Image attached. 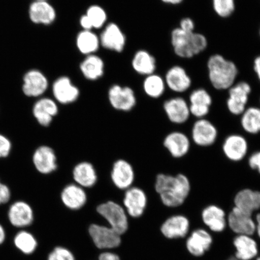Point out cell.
Segmentation results:
<instances>
[{
  "label": "cell",
  "instance_id": "6da1fadb",
  "mask_svg": "<svg viewBox=\"0 0 260 260\" xmlns=\"http://www.w3.org/2000/svg\"><path fill=\"white\" fill-rule=\"evenodd\" d=\"M155 189L161 203L168 207L175 208L183 205L189 195V179L183 174L176 175L158 174L156 177Z\"/></svg>",
  "mask_w": 260,
  "mask_h": 260
},
{
  "label": "cell",
  "instance_id": "7a4b0ae2",
  "mask_svg": "<svg viewBox=\"0 0 260 260\" xmlns=\"http://www.w3.org/2000/svg\"><path fill=\"white\" fill-rule=\"evenodd\" d=\"M209 79L214 89L229 90L235 84L239 71L233 61L228 60L222 55L215 54L207 61Z\"/></svg>",
  "mask_w": 260,
  "mask_h": 260
},
{
  "label": "cell",
  "instance_id": "3957f363",
  "mask_svg": "<svg viewBox=\"0 0 260 260\" xmlns=\"http://www.w3.org/2000/svg\"><path fill=\"white\" fill-rule=\"evenodd\" d=\"M171 44L177 56L190 58L206 50L208 41L200 32H187L177 27L171 32Z\"/></svg>",
  "mask_w": 260,
  "mask_h": 260
},
{
  "label": "cell",
  "instance_id": "277c9868",
  "mask_svg": "<svg viewBox=\"0 0 260 260\" xmlns=\"http://www.w3.org/2000/svg\"><path fill=\"white\" fill-rule=\"evenodd\" d=\"M96 212L105 219L108 226L122 236L127 232L129 222L128 216L123 206L113 201L99 205Z\"/></svg>",
  "mask_w": 260,
  "mask_h": 260
},
{
  "label": "cell",
  "instance_id": "5b68a950",
  "mask_svg": "<svg viewBox=\"0 0 260 260\" xmlns=\"http://www.w3.org/2000/svg\"><path fill=\"white\" fill-rule=\"evenodd\" d=\"M91 240L100 251H113L122 243V236L108 225L92 223L87 227Z\"/></svg>",
  "mask_w": 260,
  "mask_h": 260
},
{
  "label": "cell",
  "instance_id": "8992f818",
  "mask_svg": "<svg viewBox=\"0 0 260 260\" xmlns=\"http://www.w3.org/2000/svg\"><path fill=\"white\" fill-rule=\"evenodd\" d=\"M7 216L10 224L19 230L27 229L35 219L34 208L24 200L12 201L8 206Z\"/></svg>",
  "mask_w": 260,
  "mask_h": 260
},
{
  "label": "cell",
  "instance_id": "52a82bcc",
  "mask_svg": "<svg viewBox=\"0 0 260 260\" xmlns=\"http://www.w3.org/2000/svg\"><path fill=\"white\" fill-rule=\"evenodd\" d=\"M50 87L47 77L40 70L32 69L24 74L22 90L29 99H38L44 96Z\"/></svg>",
  "mask_w": 260,
  "mask_h": 260
},
{
  "label": "cell",
  "instance_id": "ba28073f",
  "mask_svg": "<svg viewBox=\"0 0 260 260\" xmlns=\"http://www.w3.org/2000/svg\"><path fill=\"white\" fill-rule=\"evenodd\" d=\"M31 162L39 174L47 175L57 170V158L53 148L47 145L38 146L31 155Z\"/></svg>",
  "mask_w": 260,
  "mask_h": 260
},
{
  "label": "cell",
  "instance_id": "9c48e42d",
  "mask_svg": "<svg viewBox=\"0 0 260 260\" xmlns=\"http://www.w3.org/2000/svg\"><path fill=\"white\" fill-rule=\"evenodd\" d=\"M251 91V85L246 81H240L231 87L226 101L229 112L234 115H241L246 109Z\"/></svg>",
  "mask_w": 260,
  "mask_h": 260
},
{
  "label": "cell",
  "instance_id": "30bf717a",
  "mask_svg": "<svg viewBox=\"0 0 260 260\" xmlns=\"http://www.w3.org/2000/svg\"><path fill=\"white\" fill-rule=\"evenodd\" d=\"M58 113L57 103L47 96L36 100L31 107V115L42 127H48Z\"/></svg>",
  "mask_w": 260,
  "mask_h": 260
},
{
  "label": "cell",
  "instance_id": "8fae6325",
  "mask_svg": "<svg viewBox=\"0 0 260 260\" xmlns=\"http://www.w3.org/2000/svg\"><path fill=\"white\" fill-rule=\"evenodd\" d=\"M147 204V196L142 188L132 186L125 190L123 207L132 218L139 219L144 215Z\"/></svg>",
  "mask_w": 260,
  "mask_h": 260
},
{
  "label": "cell",
  "instance_id": "7c38bea8",
  "mask_svg": "<svg viewBox=\"0 0 260 260\" xmlns=\"http://www.w3.org/2000/svg\"><path fill=\"white\" fill-rule=\"evenodd\" d=\"M108 98L110 105L119 111L129 112L136 105V97L131 87L115 84L110 87Z\"/></svg>",
  "mask_w": 260,
  "mask_h": 260
},
{
  "label": "cell",
  "instance_id": "4fadbf2b",
  "mask_svg": "<svg viewBox=\"0 0 260 260\" xmlns=\"http://www.w3.org/2000/svg\"><path fill=\"white\" fill-rule=\"evenodd\" d=\"M54 100L61 105H70L76 102L80 96V90L69 77L62 76L55 80L51 86Z\"/></svg>",
  "mask_w": 260,
  "mask_h": 260
},
{
  "label": "cell",
  "instance_id": "5bb4252c",
  "mask_svg": "<svg viewBox=\"0 0 260 260\" xmlns=\"http://www.w3.org/2000/svg\"><path fill=\"white\" fill-rule=\"evenodd\" d=\"M28 16L32 24L50 26L56 21L57 12L49 1H34L29 6Z\"/></svg>",
  "mask_w": 260,
  "mask_h": 260
},
{
  "label": "cell",
  "instance_id": "9a60e30c",
  "mask_svg": "<svg viewBox=\"0 0 260 260\" xmlns=\"http://www.w3.org/2000/svg\"><path fill=\"white\" fill-rule=\"evenodd\" d=\"M218 132L212 122L205 118L198 119L191 130L194 144L202 147L212 145L216 141Z\"/></svg>",
  "mask_w": 260,
  "mask_h": 260
},
{
  "label": "cell",
  "instance_id": "2e32d148",
  "mask_svg": "<svg viewBox=\"0 0 260 260\" xmlns=\"http://www.w3.org/2000/svg\"><path fill=\"white\" fill-rule=\"evenodd\" d=\"M111 180L120 190H126L132 187L135 180V172L132 165L123 159L116 160L113 165Z\"/></svg>",
  "mask_w": 260,
  "mask_h": 260
},
{
  "label": "cell",
  "instance_id": "e0dca14e",
  "mask_svg": "<svg viewBox=\"0 0 260 260\" xmlns=\"http://www.w3.org/2000/svg\"><path fill=\"white\" fill-rule=\"evenodd\" d=\"M228 223L233 232L239 235L251 236L256 231V223L251 214L234 207L228 217Z\"/></svg>",
  "mask_w": 260,
  "mask_h": 260
},
{
  "label": "cell",
  "instance_id": "ac0fdd59",
  "mask_svg": "<svg viewBox=\"0 0 260 260\" xmlns=\"http://www.w3.org/2000/svg\"><path fill=\"white\" fill-rule=\"evenodd\" d=\"M165 112L170 121L175 124H183L190 116L189 105L182 97L172 98L164 103Z\"/></svg>",
  "mask_w": 260,
  "mask_h": 260
},
{
  "label": "cell",
  "instance_id": "d6986e66",
  "mask_svg": "<svg viewBox=\"0 0 260 260\" xmlns=\"http://www.w3.org/2000/svg\"><path fill=\"white\" fill-rule=\"evenodd\" d=\"M61 203L68 209L79 210L85 206L87 196L85 190L76 183L70 184L63 188L60 193Z\"/></svg>",
  "mask_w": 260,
  "mask_h": 260
},
{
  "label": "cell",
  "instance_id": "ffe728a7",
  "mask_svg": "<svg viewBox=\"0 0 260 260\" xmlns=\"http://www.w3.org/2000/svg\"><path fill=\"white\" fill-rule=\"evenodd\" d=\"M166 85L174 92H186L191 86V79L183 67L175 65L167 71L165 77Z\"/></svg>",
  "mask_w": 260,
  "mask_h": 260
},
{
  "label": "cell",
  "instance_id": "44dd1931",
  "mask_svg": "<svg viewBox=\"0 0 260 260\" xmlns=\"http://www.w3.org/2000/svg\"><path fill=\"white\" fill-rule=\"evenodd\" d=\"M100 45L107 49L121 53L124 49L126 38L119 26L115 23L107 25L101 34Z\"/></svg>",
  "mask_w": 260,
  "mask_h": 260
},
{
  "label": "cell",
  "instance_id": "7402d4cb",
  "mask_svg": "<svg viewBox=\"0 0 260 260\" xmlns=\"http://www.w3.org/2000/svg\"><path fill=\"white\" fill-rule=\"evenodd\" d=\"M222 150L230 160L235 162L241 161L248 153V142L241 135H230L223 142Z\"/></svg>",
  "mask_w": 260,
  "mask_h": 260
},
{
  "label": "cell",
  "instance_id": "603a6c76",
  "mask_svg": "<svg viewBox=\"0 0 260 260\" xmlns=\"http://www.w3.org/2000/svg\"><path fill=\"white\" fill-rule=\"evenodd\" d=\"M189 102L190 115L199 119L204 118L209 113L213 100L208 91L199 88L191 92Z\"/></svg>",
  "mask_w": 260,
  "mask_h": 260
},
{
  "label": "cell",
  "instance_id": "cb8c5ba5",
  "mask_svg": "<svg viewBox=\"0 0 260 260\" xmlns=\"http://www.w3.org/2000/svg\"><path fill=\"white\" fill-rule=\"evenodd\" d=\"M189 221L183 215L169 217L162 223L160 231L168 239H173L186 236L189 230Z\"/></svg>",
  "mask_w": 260,
  "mask_h": 260
},
{
  "label": "cell",
  "instance_id": "d4e9b609",
  "mask_svg": "<svg viewBox=\"0 0 260 260\" xmlns=\"http://www.w3.org/2000/svg\"><path fill=\"white\" fill-rule=\"evenodd\" d=\"M164 145L172 157L180 158L188 153L191 144L190 139L184 133L174 132L166 136Z\"/></svg>",
  "mask_w": 260,
  "mask_h": 260
},
{
  "label": "cell",
  "instance_id": "484cf974",
  "mask_svg": "<svg viewBox=\"0 0 260 260\" xmlns=\"http://www.w3.org/2000/svg\"><path fill=\"white\" fill-rule=\"evenodd\" d=\"M75 183L84 188L95 186L98 175L93 165L88 161H82L75 166L73 171Z\"/></svg>",
  "mask_w": 260,
  "mask_h": 260
},
{
  "label": "cell",
  "instance_id": "4316f807",
  "mask_svg": "<svg viewBox=\"0 0 260 260\" xmlns=\"http://www.w3.org/2000/svg\"><path fill=\"white\" fill-rule=\"evenodd\" d=\"M234 203L237 209L252 215L260 209V191L244 188L236 194Z\"/></svg>",
  "mask_w": 260,
  "mask_h": 260
},
{
  "label": "cell",
  "instance_id": "83f0119b",
  "mask_svg": "<svg viewBox=\"0 0 260 260\" xmlns=\"http://www.w3.org/2000/svg\"><path fill=\"white\" fill-rule=\"evenodd\" d=\"M203 222L214 232H222L226 225L225 211L215 205L205 208L202 213Z\"/></svg>",
  "mask_w": 260,
  "mask_h": 260
},
{
  "label": "cell",
  "instance_id": "f1b7e54d",
  "mask_svg": "<svg viewBox=\"0 0 260 260\" xmlns=\"http://www.w3.org/2000/svg\"><path fill=\"white\" fill-rule=\"evenodd\" d=\"M212 243L210 234L204 230H197L188 239L186 246L188 251L193 255H203L209 250Z\"/></svg>",
  "mask_w": 260,
  "mask_h": 260
},
{
  "label": "cell",
  "instance_id": "f546056e",
  "mask_svg": "<svg viewBox=\"0 0 260 260\" xmlns=\"http://www.w3.org/2000/svg\"><path fill=\"white\" fill-rule=\"evenodd\" d=\"M80 69L86 79L94 81L103 76L105 63L102 58L96 55L91 54L87 56L81 63Z\"/></svg>",
  "mask_w": 260,
  "mask_h": 260
},
{
  "label": "cell",
  "instance_id": "4dcf8cb0",
  "mask_svg": "<svg viewBox=\"0 0 260 260\" xmlns=\"http://www.w3.org/2000/svg\"><path fill=\"white\" fill-rule=\"evenodd\" d=\"M236 248V256L239 260H250L257 255V245L249 236L239 235L234 240Z\"/></svg>",
  "mask_w": 260,
  "mask_h": 260
},
{
  "label": "cell",
  "instance_id": "1f68e13d",
  "mask_svg": "<svg viewBox=\"0 0 260 260\" xmlns=\"http://www.w3.org/2000/svg\"><path fill=\"white\" fill-rule=\"evenodd\" d=\"M132 67L136 73L144 76L154 74L156 61L153 56L145 50H139L132 60Z\"/></svg>",
  "mask_w": 260,
  "mask_h": 260
},
{
  "label": "cell",
  "instance_id": "d6a6232c",
  "mask_svg": "<svg viewBox=\"0 0 260 260\" xmlns=\"http://www.w3.org/2000/svg\"><path fill=\"white\" fill-rule=\"evenodd\" d=\"M76 45L81 53L89 56L99 50L100 38L92 30H82L77 35Z\"/></svg>",
  "mask_w": 260,
  "mask_h": 260
},
{
  "label": "cell",
  "instance_id": "836d02e7",
  "mask_svg": "<svg viewBox=\"0 0 260 260\" xmlns=\"http://www.w3.org/2000/svg\"><path fill=\"white\" fill-rule=\"evenodd\" d=\"M14 244L15 248L25 255L32 254L38 246L37 238L31 232L25 229L19 230L16 233Z\"/></svg>",
  "mask_w": 260,
  "mask_h": 260
},
{
  "label": "cell",
  "instance_id": "e575fe53",
  "mask_svg": "<svg viewBox=\"0 0 260 260\" xmlns=\"http://www.w3.org/2000/svg\"><path fill=\"white\" fill-rule=\"evenodd\" d=\"M241 125L244 131L251 135L260 133V108L250 107L242 114Z\"/></svg>",
  "mask_w": 260,
  "mask_h": 260
},
{
  "label": "cell",
  "instance_id": "d590c367",
  "mask_svg": "<svg viewBox=\"0 0 260 260\" xmlns=\"http://www.w3.org/2000/svg\"><path fill=\"white\" fill-rule=\"evenodd\" d=\"M166 87L165 79L155 74L146 76L143 85L146 95L152 99H158L164 95Z\"/></svg>",
  "mask_w": 260,
  "mask_h": 260
},
{
  "label": "cell",
  "instance_id": "8d00e7d4",
  "mask_svg": "<svg viewBox=\"0 0 260 260\" xmlns=\"http://www.w3.org/2000/svg\"><path fill=\"white\" fill-rule=\"evenodd\" d=\"M93 28H100L106 24L107 15L105 10L99 5H92L87 9L86 14Z\"/></svg>",
  "mask_w": 260,
  "mask_h": 260
},
{
  "label": "cell",
  "instance_id": "74e56055",
  "mask_svg": "<svg viewBox=\"0 0 260 260\" xmlns=\"http://www.w3.org/2000/svg\"><path fill=\"white\" fill-rule=\"evenodd\" d=\"M212 5L214 11L222 18L230 17L236 9L235 0H212Z\"/></svg>",
  "mask_w": 260,
  "mask_h": 260
},
{
  "label": "cell",
  "instance_id": "f35d334b",
  "mask_svg": "<svg viewBox=\"0 0 260 260\" xmlns=\"http://www.w3.org/2000/svg\"><path fill=\"white\" fill-rule=\"evenodd\" d=\"M47 260H76L72 251L61 246H57L49 253Z\"/></svg>",
  "mask_w": 260,
  "mask_h": 260
},
{
  "label": "cell",
  "instance_id": "ab89813d",
  "mask_svg": "<svg viewBox=\"0 0 260 260\" xmlns=\"http://www.w3.org/2000/svg\"><path fill=\"white\" fill-rule=\"evenodd\" d=\"M14 144L9 136L0 133V160H6L11 155Z\"/></svg>",
  "mask_w": 260,
  "mask_h": 260
},
{
  "label": "cell",
  "instance_id": "60d3db41",
  "mask_svg": "<svg viewBox=\"0 0 260 260\" xmlns=\"http://www.w3.org/2000/svg\"><path fill=\"white\" fill-rule=\"evenodd\" d=\"M12 197L11 187L0 177V207L8 206L12 202Z\"/></svg>",
  "mask_w": 260,
  "mask_h": 260
},
{
  "label": "cell",
  "instance_id": "b9f144b4",
  "mask_svg": "<svg viewBox=\"0 0 260 260\" xmlns=\"http://www.w3.org/2000/svg\"><path fill=\"white\" fill-rule=\"evenodd\" d=\"M178 27L185 32H191L194 31L195 24L193 19L187 17L181 19Z\"/></svg>",
  "mask_w": 260,
  "mask_h": 260
},
{
  "label": "cell",
  "instance_id": "7bdbcfd3",
  "mask_svg": "<svg viewBox=\"0 0 260 260\" xmlns=\"http://www.w3.org/2000/svg\"><path fill=\"white\" fill-rule=\"evenodd\" d=\"M248 164L250 168L257 171L260 174V151H256L250 156Z\"/></svg>",
  "mask_w": 260,
  "mask_h": 260
},
{
  "label": "cell",
  "instance_id": "ee69618b",
  "mask_svg": "<svg viewBox=\"0 0 260 260\" xmlns=\"http://www.w3.org/2000/svg\"><path fill=\"white\" fill-rule=\"evenodd\" d=\"M98 260H121L118 254L113 251H103L98 257Z\"/></svg>",
  "mask_w": 260,
  "mask_h": 260
},
{
  "label": "cell",
  "instance_id": "f6af8a7d",
  "mask_svg": "<svg viewBox=\"0 0 260 260\" xmlns=\"http://www.w3.org/2000/svg\"><path fill=\"white\" fill-rule=\"evenodd\" d=\"M80 24L83 28V30H92V25L87 15H84L80 19Z\"/></svg>",
  "mask_w": 260,
  "mask_h": 260
},
{
  "label": "cell",
  "instance_id": "bcb514c9",
  "mask_svg": "<svg viewBox=\"0 0 260 260\" xmlns=\"http://www.w3.org/2000/svg\"><path fill=\"white\" fill-rule=\"evenodd\" d=\"M253 70L260 83V54L256 56L253 61Z\"/></svg>",
  "mask_w": 260,
  "mask_h": 260
},
{
  "label": "cell",
  "instance_id": "7dc6e473",
  "mask_svg": "<svg viewBox=\"0 0 260 260\" xmlns=\"http://www.w3.org/2000/svg\"><path fill=\"white\" fill-rule=\"evenodd\" d=\"M6 238V233L5 227L2 223H0V246L5 242Z\"/></svg>",
  "mask_w": 260,
  "mask_h": 260
},
{
  "label": "cell",
  "instance_id": "c3c4849f",
  "mask_svg": "<svg viewBox=\"0 0 260 260\" xmlns=\"http://www.w3.org/2000/svg\"><path fill=\"white\" fill-rule=\"evenodd\" d=\"M183 1L184 0H161V2L166 3V4L172 5H180Z\"/></svg>",
  "mask_w": 260,
  "mask_h": 260
},
{
  "label": "cell",
  "instance_id": "681fc988",
  "mask_svg": "<svg viewBox=\"0 0 260 260\" xmlns=\"http://www.w3.org/2000/svg\"><path fill=\"white\" fill-rule=\"evenodd\" d=\"M256 230L260 237V213H258L256 216Z\"/></svg>",
  "mask_w": 260,
  "mask_h": 260
},
{
  "label": "cell",
  "instance_id": "f907efd6",
  "mask_svg": "<svg viewBox=\"0 0 260 260\" xmlns=\"http://www.w3.org/2000/svg\"><path fill=\"white\" fill-rule=\"evenodd\" d=\"M34 1H48V0H34Z\"/></svg>",
  "mask_w": 260,
  "mask_h": 260
},
{
  "label": "cell",
  "instance_id": "816d5d0a",
  "mask_svg": "<svg viewBox=\"0 0 260 260\" xmlns=\"http://www.w3.org/2000/svg\"><path fill=\"white\" fill-rule=\"evenodd\" d=\"M259 37H260V27H259Z\"/></svg>",
  "mask_w": 260,
  "mask_h": 260
},
{
  "label": "cell",
  "instance_id": "f5cc1de1",
  "mask_svg": "<svg viewBox=\"0 0 260 260\" xmlns=\"http://www.w3.org/2000/svg\"><path fill=\"white\" fill-rule=\"evenodd\" d=\"M230 260H239V259H230Z\"/></svg>",
  "mask_w": 260,
  "mask_h": 260
},
{
  "label": "cell",
  "instance_id": "db71d44e",
  "mask_svg": "<svg viewBox=\"0 0 260 260\" xmlns=\"http://www.w3.org/2000/svg\"><path fill=\"white\" fill-rule=\"evenodd\" d=\"M256 260H260V257H259V258H258L257 259H256Z\"/></svg>",
  "mask_w": 260,
  "mask_h": 260
},
{
  "label": "cell",
  "instance_id": "11a10c76",
  "mask_svg": "<svg viewBox=\"0 0 260 260\" xmlns=\"http://www.w3.org/2000/svg\"><path fill=\"white\" fill-rule=\"evenodd\" d=\"M259 104H260V99H259Z\"/></svg>",
  "mask_w": 260,
  "mask_h": 260
}]
</instances>
